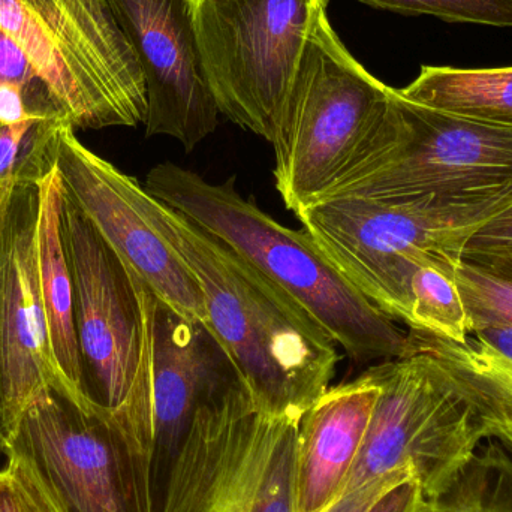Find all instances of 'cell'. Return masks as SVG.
Returning <instances> with one entry per match:
<instances>
[{"mask_svg": "<svg viewBox=\"0 0 512 512\" xmlns=\"http://www.w3.org/2000/svg\"><path fill=\"white\" fill-rule=\"evenodd\" d=\"M171 245L206 300L204 324L227 349L261 411L301 420L342 355L318 322L254 264L161 201Z\"/></svg>", "mask_w": 512, "mask_h": 512, "instance_id": "6da1fadb", "label": "cell"}, {"mask_svg": "<svg viewBox=\"0 0 512 512\" xmlns=\"http://www.w3.org/2000/svg\"><path fill=\"white\" fill-rule=\"evenodd\" d=\"M146 189L288 292L355 364L379 363L412 351L409 334L373 306L318 248L262 212L236 189V177L207 182L164 162L149 171Z\"/></svg>", "mask_w": 512, "mask_h": 512, "instance_id": "7a4b0ae2", "label": "cell"}, {"mask_svg": "<svg viewBox=\"0 0 512 512\" xmlns=\"http://www.w3.org/2000/svg\"><path fill=\"white\" fill-rule=\"evenodd\" d=\"M512 207V185L468 197L340 198L294 213L334 267L394 322L411 261L460 258L469 240Z\"/></svg>", "mask_w": 512, "mask_h": 512, "instance_id": "3957f363", "label": "cell"}, {"mask_svg": "<svg viewBox=\"0 0 512 512\" xmlns=\"http://www.w3.org/2000/svg\"><path fill=\"white\" fill-rule=\"evenodd\" d=\"M393 92L349 53L322 12L271 143L274 182L286 209L309 206L364 152Z\"/></svg>", "mask_w": 512, "mask_h": 512, "instance_id": "277c9868", "label": "cell"}, {"mask_svg": "<svg viewBox=\"0 0 512 512\" xmlns=\"http://www.w3.org/2000/svg\"><path fill=\"white\" fill-rule=\"evenodd\" d=\"M152 451L125 412L53 387L24 411L5 454L29 466L60 512H155Z\"/></svg>", "mask_w": 512, "mask_h": 512, "instance_id": "5b68a950", "label": "cell"}, {"mask_svg": "<svg viewBox=\"0 0 512 512\" xmlns=\"http://www.w3.org/2000/svg\"><path fill=\"white\" fill-rule=\"evenodd\" d=\"M0 29L26 51L72 128L146 120L143 71L107 0H0Z\"/></svg>", "mask_w": 512, "mask_h": 512, "instance_id": "8992f818", "label": "cell"}, {"mask_svg": "<svg viewBox=\"0 0 512 512\" xmlns=\"http://www.w3.org/2000/svg\"><path fill=\"white\" fill-rule=\"evenodd\" d=\"M511 185L512 128L414 104L394 89L369 146L312 203L468 197Z\"/></svg>", "mask_w": 512, "mask_h": 512, "instance_id": "52a82bcc", "label": "cell"}, {"mask_svg": "<svg viewBox=\"0 0 512 512\" xmlns=\"http://www.w3.org/2000/svg\"><path fill=\"white\" fill-rule=\"evenodd\" d=\"M300 420L261 411L242 378L198 411L161 512H294Z\"/></svg>", "mask_w": 512, "mask_h": 512, "instance_id": "ba28073f", "label": "cell"}, {"mask_svg": "<svg viewBox=\"0 0 512 512\" xmlns=\"http://www.w3.org/2000/svg\"><path fill=\"white\" fill-rule=\"evenodd\" d=\"M366 372L379 397L345 495L411 469L424 499L436 498L487 441L477 412L439 361L414 346Z\"/></svg>", "mask_w": 512, "mask_h": 512, "instance_id": "9c48e42d", "label": "cell"}, {"mask_svg": "<svg viewBox=\"0 0 512 512\" xmlns=\"http://www.w3.org/2000/svg\"><path fill=\"white\" fill-rule=\"evenodd\" d=\"M330 0H189L219 113L273 143L307 39Z\"/></svg>", "mask_w": 512, "mask_h": 512, "instance_id": "30bf717a", "label": "cell"}, {"mask_svg": "<svg viewBox=\"0 0 512 512\" xmlns=\"http://www.w3.org/2000/svg\"><path fill=\"white\" fill-rule=\"evenodd\" d=\"M60 227L74 282L83 396L110 411H125L153 429L149 334L140 280L65 194Z\"/></svg>", "mask_w": 512, "mask_h": 512, "instance_id": "8fae6325", "label": "cell"}, {"mask_svg": "<svg viewBox=\"0 0 512 512\" xmlns=\"http://www.w3.org/2000/svg\"><path fill=\"white\" fill-rule=\"evenodd\" d=\"M56 171L65 197L162 303L194 322H206L200 283L164 231L161 201L146 186L84 146L63 123Z\"/></svg>", "mask_w": 512, "mask_h": 512, "instance_id": "7c38bea8", "label": "cell"}, {"mask_svg": "<svg viewBox=\"0 0 512 512\" xmlns=\"http://www.w3.org/2000/svg\"><path fill=\"white\" fill-rule=\"evenodd\" d=\"M39 203V183L14 180L0 185V450L3 453L24 411L36 397L53 387L71 390L51 355L39 297L36 261Z\"/></svg>", "mask_w": 512, "mask_h": 512, "instance_id": "4fadbf2b", "label": "cell"}, {"mask_svg": "<svg viewBox=\"0 0 512 512\" xmlns=\"http://www.w3.org/2000/svg\"><path fill=\"white\" fill-rule=\"evenodd\" d=\"M146 81L147 137L188 152L215 132L219 108L198 51L189 0H107Z\"/></svg>", "mask_w": 512, "mask_h": 512, "instance_id": "5bb4252c", "label": "cell"}, {"mask_svg": "<svg viewBox=\"0 0 512 512\" xmlns=\"http://www.w3.org/2000/svg\"><path fill=\"white\" fill-rule=\"evenodd\" d=\"M140 291L152 372L153 508L161 512L174 465L198 411L213 394L242 376L204 322L183 318L141 280Z\"/></svg>", "mask_w": 512, "mask_h": 512, "instance_id": "9a60e30c", "label": "cell"}, {"mask_svg": "<svg viewBox=\"0 0 512 512\" xmlns=\"http://www.w3.org/2000/svg\"><path fill=\"white\" fill-rule=\"evenodd\" d=\"M379 387L364 370L330 387L301 417L295 450L294 512H324L343 495L369 429Z\"/></svg>", "mask_w": 512, "mask_h": 512, "instance_id": "2e32d148", "label": "cell"}, {"mask_svg": "<svg viewBox=\"0 0 512 512\" xmlns=\"http://www.w3.org/2000/svg\"><path fill=\"white\" fill-rule=\"evenodd\" d=\"M414 348L435 357L477 412L487 441L512 456V327L472 331L465 343L408 331Z\"/></svg>", "mask_w": 512, "mask_h": 512, "instance_id": "e0dca14e", "label": "cell"}, {"mask_svg": "<svg viewBox=\"0 0 512 512\" xmlns=\"http://www.w3.org/2000/svg\"><path fill=\"white\" fill-rule=\"evenodd\" d=\"M38 261L39 297L47 325L48 345L63 381L74 393L81 391V361L75 327L74 282L60 227L62 185L56 168L39 182Z\"/></svg>", "mask_w": 512, "mask_h": 512, "instance_id": "ac0fdd59", "label": "cell"}, {"mask_svg": "<svg viewBox=\"0 0 512 512\" xmlns=\"http://www.w3.org/2000/svg\"><path fill=\"white\" fill-rule=\"evenodd\" d=\"M397 92L433 110L512 128V66H421L420 75Z\"/></svg>", "mask_w": 512, "mask_h": 512, "instance_id": "d6986e66", "label": "cell"}, {"mask_svg": "<svg viewBox=\"0 0 512 512\" xmlns=\"http://www.w3.org/2000/svg\"><path fill=\"white\" fill-rule=\"evenodd\" d=\"M453 256L426 255L415 261L403 294L400 322L409 331L465 343L469 318L453 276Z\"/></svg>", "mask_w": 512, "mask_h": 512, "instance_id": "ffe728a7", "label": "cell"}, {"mask_svg": "<svg viewBox=\"0 0 512 512\" xmlns=\"http://www.w3.org/2000/svg\"><path fill=\"white\" fill-rule=\"evenodd\" d=\"M418 512H512V456L487 441L457 477Z\"/></svg>", "mask_w": 512, "mask_h": 512, "instance_id": "44dd1931", "label": "cell"}, {"mask_svg": "<svg viewBox=\"0 0 512 512\" xmlns=\"http://www.w3.org/2000/svg\"><path fill=\"white\" fill-rule=\"evenodd\" d=\"M453 276L471 333L493 325L512 327V256H460L453 261Z\"/></svg>", "mask_w": 512, "mask_h": 512, "instance_id": "7402d4cb", "label": "cell"}, {"mask_svg": "<svg viewBox=\"0 0 512 512\" xmlns=\"http://www.w3.org/2000/svg\"><path fill=\"white\" fill-rule=\"evenodd\" d=\"M63 120H27L0 125V185L39 183L56 168L57 135Z\"/></svg>", "mask_w": 512, "mask_h": 512, "instance_id": "603a6c76", "label": "cell"}, {"mask_svg": "<svg viewBox=\"0 0 512 512\" xmlns=\"http://www.w3.org/2000/svg\"><path fill=\"white\" fill-rule=\"evenodd\" d=\"M403 15H433L445 23L512 27V0H358Z\"/></svg>", "mask_w": 512, "mask_h": 512, "instance_id": "cb8c5ba5", "label": "cell"}, {"mask_svg": "<svg viewBox=\"0 0 512 512\" xmlns=\"http://www.w3.org/2000/svg\"><path fill=\"white\" fill-rule=\"evenodd\" d=\"M0 469V512H60L29 466L6 457Z\"/></svg>", "mask_w": 512, "mask_h": 512, "instance_id": "d4e9b609", "label": "cell"}, {"mask_svg": "<svg viewBox=\"0 0 512 512\" xmlns=\"http://www.w3.org/2000/svg\"><path fill=\"white\" fill-rule=\"evenodd\" d=\"M27 120H63V111L48 99L38 98L15 83H0V125L11 126Z\"/></svg>", "mask_w": 512, "mask_h": 512, "instance_id": "484cf974", "label": "cell"}, {"mask_svg": "<svg viewBox=\"0 0 512 512\" xmlns=\"http://www.w3.org/2000/svg\"><path fill=\"white\" fill-rule=\"evenodd\" d=\"M0 83L20 84L32 95L48 99V101L57 104L56 99L51 95L50 89L45 86L44 81L39 77L38 71H36L32 60L27 56L26 51L2 29H0ZM57 107H59V104H57Z\"/></svg>", "mask_w": 512, "mask_h": 512, "instance_id": "4316f807", "label": "cell"}, {"mask_svg": "<svg viewBox=\"0 0 512 512\" xmlns=\"http://www.w3.org/2000/svg\"><path fill=\"white\" fill-rule=\"evenodd\" d=\"M460 256H512V207L481 228Z\"/></svg>", "mask_w": 512, "mask_h": 512, "instance_id": "83f0119b", "label": "cell"}, {"mask_svg": "<svg viewBox=\"0 0 512 512\" xmlns=\"http://www.w3.org/2000/svg\"><path fill=\"white\" fill-rule=\"evenodd\" d=\"M412 477L415 478V475L411 469L393 472V474L387 475L381 480L373 481V483L360 487L354 492L346 493L333 507L324 512H367L387 490Z\"/></svg>", "mask_w": 512, "mask_h": 512, "instance_id": "f1b7e54d", "label": "cell"}, {"mask_svg": "<svg viewBox=\"0 0 512 512\" xmlns=\"http://www.w3.org/2000/svg\"><path fill=\"white\" fill-rule=\"evenodd\" d=\"M424 501L420 484L412 477L387 490L367 512H418Z\"/></svg>", "mask_w": 512, "mask_h": 512, "instance_id": "f546056e", "label": "cell"}]
</instances>
